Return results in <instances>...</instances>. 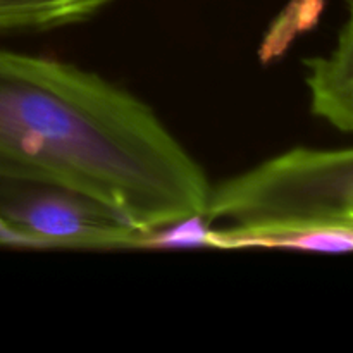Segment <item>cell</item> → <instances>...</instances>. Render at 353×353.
I'll return each instance as SVG.
<instances>
[{
    "label": "cell",
    "mask_w": 353,
    "mask_h": 353,
    "mask_svg": "<svg viewBox=\"0 0 353 353\" xmlns=\"http://www.w3.org/2000/svg\"><path fill=\"white\" fill-rule=\"evenodd\" d=\"M210 241L269 245L286 234L353 230V148H293L210 190Z\"/></svg>",
    "instance_id": "cell-2"
},
{
    "label": "cell",
    "mask_w": 353,
    "mask_h": 353,
    "mask_svg": "<svg viewBox=\"0 0 353 353\" xmlns=\"http://www.w3.org/2000/svg\"><path fill=\"white\" fill-rule=\"evenodd\" d=\"M0 179L62 186L152 238L203 219L205 172L154 110L76 65L0 50Z\"/></svg>",
    "instance_id": "cell-1"
},
{
    "label": "cell",
    "mask_w": 353,
    "mask_h": 353,
    "mask_svg": "<svg viewBox=\"0 0 353 353\" xmlns=\"http://www.w3.org/2000/svg\"><path fill=\"white\" fill-rule=\"evenodd\" d=\"M305 65L312 112L338 130L353 133V0L333 50L309 59Z\"/></svg>",
    "instance_id": "cell-4"
},
{
    "label": "cell",
    "mask_w": 353,
    "mask_h": 353,
    "mask_svg": "<svg viewBox=\"0 0 353 353\" xmlns=\"http://www.w3.org/2000/svg\"><path fill=\"white\" fill-rule=\"evenodd\" d=\"M150 236L112 207L74 190L0 179V243L24 247L110 248Z\"/></svg>",
    "instance_id": "cell-3"
},
{
    "label": "cell",
    "mask_w": 353,
    "mask_h": 353,
    "mask_svg": "<svg viewBox=\"0 0 353 353\" xmlns=\"http://www.w3.org/2000/svg\"><path fill=\"white\" fill-rule=\"evenodd\" d=\"M112 0H0V31H37L74 24Z\"/></svg>",
    "instance_id": "cell-5"
}]
</instances>
